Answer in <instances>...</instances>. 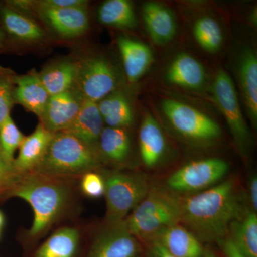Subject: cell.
Segmentation results:
<instances>
[{
    "mask_svg": "<svg viewBox=\"0 0 257 257\" xmlns=\"http://www.w3.org/2000/svg\"><path fill=\"white\" fill-rule=\"evenodd\" d=\"M181 221L202 241H219L231 223L243 215L234 180L228 179L189 197L181 198Z\"/></svg>",
    "mask_w": 257,
    "mask_h": 257,
    "instance_id": "cell-1",
    "label": "cell"
},
{
    "mask_svg": "<svg viewBox=\"0 0 257 257\" xmlns=\"http://www.w3.org/2000/svg\"><path fill=\"white\" fill-rule=\"evenodd\" d=\"M69 194V189L59 178L31 172L20 176L8 197L20 198L31 206L34 219L29 233L36 236L57 220L68 202Z\"/></svg>",
    "mask_w": 257,
    "mask_h": 257,
    "instance_id": "cell-2",
    "label": "cell"
},
{
    "mask_svg": "<svg viewBox=\"0 0 257 257\" xmlns=\"http://www.w3.org/2000/svg\"><path fill=\"white\" fill-rule=\"evenodd\" d=\"M181 203V197L168 189L150 187L123 222L135 238L152 241L164 229L180 224Z\"/></svg>",
    "mask_w": 257,
    "mask_h": 257,
    "instance_id": "cell-3",
    "label": "cell"
},
{
    "mask_svg": "<svg viewBox=\"0 0 257 257\" xmlns=\"http://www.w3.org/2000/svg\"><path fill=\"white\" fill-rule=\"evenodd\" d=\"M99 165L97 151L75 137L61 132L54 135L46 155L33 172L60 178L83 175Z\"/></svg>",
    "mask_w": 257,
    "mask_h": 257,
    "instance_id": "cell-4",
    "label": "cell"
},
{
    "mask_svg": "<svg viewBox=\"0 0 257 257\" xmlns=\"http://www.w3.org/2000/svg\"><path fill=\"white\" fill-rule=\"evenodd\" d=\"M105 184L106 221L109 226L126 219L145 197L150 188L146 176L126 172H109Z\"/></svg>",
    "mask_w": 257,
    "mask_h": 257,
    "instance_id": "cell-5",
    "label": "cell"
},
{
    "mask_svg": "<svg viewBox=\"0 0 257 257\" xmlns=\"http://www.w3.org/2000/svg\"><path fill=\"white\" fill-rule=\"evenodd\" d=\"M74 89L84 100L98 103L115 92L120 77L114 66L100 56H90L77 61Z\"/></svg>",
    "mask_w": 257,
    "mask_h": 257,
    "instance_id": "cell-6",
    "label": "cell"
},
{
    "mask_svg": "<svg viewBox=\"0 0 257 257\" xmlns=\"http://www.w3.org/2000/svg\"><path fill=\"white\" fill-rule=\"evenodd\" d=\"M229 171L227 162L211 157L193 161L179 168L167 179V188L172 192H202L216 185Z\"/></svg>",
    "mask_w": 257,
    "mask_h": 257,
    "instance_id": "cell-7",
    "label": "cell"
},
{
    "mask_svg": "<svg viewBox=\"0 0 257 257\" xmlns=\"http://www.w3.org/2000/svg\"><path fill=\"white\" fill-rule=\"evenodd\" d=\"M162 108L171 125L185 138L208 142L221 135V127L217 122L192 106L167 99L162 101Z\"/></svg>",
    "mask_w": 257,
    "mask_h": 257,
    "instance_id": "cell-8",
    "label": "cell"
},
{
    "mask_svg": "<svg viewBox=\"0 0 257 257\" xmlns=\"http://www.w3.org/2000/svg\"><path fill=\"white\" fill-rule=\"evenodd\" d=\"M214 98L227 121L236 143L242 150L249 143V133L243 119L233 81L222 69L218 71L213 84Z\"/></svg>",
    "mask_w": 257,
    "mask_h": 257,
    "instance_id": "cell-9",
    "label": "cell"
},
{
    "mask_svg": "<svg viewBox=\"0 0 257 257\" xmlns=\"http://www.w3.org/2000/svg\"><path fill=\"white\" fill-rule=\"evenodd\" d=\"M141 251L140 241L122 221L109 226L96 238L87 257H138Z\"/></svg>",
    "mask_w": 257,
    "mask_h": 257,
    "instance_id": "cell-10",
    "label": "cell"
},
{
    "mask_svg": "<svg viewBox=\"0 0 257 257\" xmlns=\"http://www.w3.org/2000/svg\"><path fill=\"white\" fill-rule=\"evenodd\" d=\"M84 99L74 88L61 94L50 96L40 123L53 134L66 130L75 119Z\"/></svg>",
    "mask_w": 257,
    "mask_h": 257,
    "instance_id": "cell-11",
    "label": "cell"
},
{
    "mask_svg": "<svg viewBox=\"0 0 257 257\" xmlns=\"http://www.w3.org/2000/svg\"><path fill=\"white\" fill-rule=\"evenodd\" d=\"M35 11L54 32L64 38L81 36L89 29L87 7L59 9L35 8Z\"/></svg>",
    "mask_w": 257,
    "mask_h": 257,
    "instance_id": "cell-12",
    "label": "cell"
},
{
    "mask_svg": "<svg viewBox=\"0 0 257 257\" xmlns=\"http://www.w3.org/2000/svg\"><path fill=\"white\" fill-rule=\"evenodd\" d=\"M54 135L40 123L31 135L25 137L15 160L19 173H28L37 168L46 155Z\"/></svg>",
    "mask_w": 257,
    "mask_h": 257,
    "instance_id": "cell-13",
    "label": "cell"
},
{
    "mask_svg": "<svg viewBox=\"0 0 257 257\" xmlns=\"http://www.w3.org/2000/svg\"><path fill=\"white\" fill-rule=\"evenodd\" d=\"M14 97L15 104L41 117L50 95L39 77L38 72L32 70L15 78Z\"/></svg>",
    "mask_w": 257,
    "mask_h": 257,
    "instance_id": "cell-14",
    "label": "cell"
},
{
    "mask_svg": "<svg viewBox=\"0 0 257 257\" xmlns=\"http://www.w3.org/2000/svg\"><path fill=\"white\" fill-rule=\"evenodd\" d=\"M102 117L97 103L84 100L72 124L64 130L97 151L99 137L102 132Z\"/></svg>",
    "mask_w": 257,
    "mask_h": 257,
    "instance_id": "cell-15",
    "label": "cell"
},
{
    "mask_svg": "<svg viewBox=\"0 0 257 257\" xmlns=\"http://www.w3.org/2000/svg\"><path fill=\"white\" fill-rule=\"evenodd\" d=\"M154 240L176 257H204L205 253L200 240L179 224L164 229Z\"/></svg>",
    "mask_w": 257,
    "mask_h": 257,
    "instance_id": "cell-16",
    "label": "cell"
},
{
    "mask_svg": "<svg viewBox=\"0 0 257 257\" xmlns=\"http://www.w3.org/2000/svg\"><path fill=\"white\" fill-rule=\"evenodd\" d=\"M117 45L126 78L132 83L138 82L151 65L153 60L151 50L143 42L127 37H120Z\"/></svg>",
    "mask_w": 257,
    "mask_h": 257,
    "instance_id": "cell-17",
    "label": "cell"
},
{
    "mask_svg": "<svg viewBox=\"0 0 257 257\" xmlns=\"http://www.w3.org/2000/svg\"><path fill=\"white\" fill-rule=\"evenodd\" d=\"M0 23L6 37L18 41L38 42L45 37V32L38 24L5 3H0Z\"/></svg>",
    "mask_w": 257,
    "mask_h": 257,
    "instance_id": "cell-18",
    "label": "cell"
},
{
    "mask_svg": "<svg viewBox=\"0 0 257 257\" xmlns=\"http://www.w3.org/2000/svg\"><path fill=\"white\" fill-rule=\"evenodd\" d=\"M140 156L149 168L156 167L165 154L166 140L160 125L153 116L146 114L139 133Z\"/></svg>",
    "mask_w": 257,
    "mask_h": 257,
    "instance_id": "cell-19",
    "label": "cell"
},
{
    "mask_svg": "<svg viewBox=\"0 0 257 257\" xmlns=\"http://www.w3.org/2000/svg\"><path fill=\"white\" fill-rule=\"evenodd\" d=\"M143 15L147 32L155 44L165 45L173 39L177 25L170 10L158 3H147Z\"/></svg>",
    "mask_w": 257,
    "mask_h": 257,
    "instance_id": "cell-20",
    "label": "cell"
},
{
    "mask_svg": "<svg viewBox=\"0 0 257 257\" xmlns=\"http://www.w3.org/2000/svg\"><path fill=\"white\" fill-rule=\"evenodd\" d=\"M166 79L175 85L197 89L205 82V70L200 62L192 56L181 53L170 64Z\"/></svg>",
    "mask_w": 257,
    "mask_h": 257,
    "instance_id": "cell-21",
    "label": "cell"
},
{
    "mask_svg": "<svg viewBox=\"0 0 257 257\" xmlns=\"http://www.w3.org/2000/svg\"><path fill=\"white\" fill-rule=\"evenodd\" d=\"M239 79L241 94L250 119L257 120V58L252 50L245 49L239 61Z\"/></svg>",
    "mask_w": 257,
    "mask_h": 257,
    "instance_id": "cell-22",
    "label": "cell"
},
{
    "mask_svg": "<svg viewBox=\"0 0 257 257\" xmlns=\"http://www.w3.org/2000/svg\"><path fill=\"white\" fill-rule=\"evenodd\" d=\"M77 61H57L38 72L39 77L50 96L73 89L77 76Z\"/></svg>",
    "mask_w": 257,
    "mask_h": 257,
    "instance_id": "cell-23",
    "label": "cell"
},
{
    "mask_svg": "<svg viewBox=\"0 0 257 257\" xmlns=\"http://www.w3.org/2000/svg\"><path fill=\"white\" fill-rule=\"evenodd\" d=\"M97 104L103 121L109 127L125 128L133 124V109L121 93H112Z\"/></svg>",
    "mask_w": 257,
    "mask_h": 257,
    "instance_id": "cell-24",
    "label": "cell"
},
{
    "mask_svg": "<svg viewBox=\"0 0 257 257\" xmlns=\"http://www.w3.org/2000/svg\"><path fill=\"white\" fill-rule=\"evenodd\" d=\"M229 231L231 241L246 257H257V215L249 211L231 223Z\"/></svg>",
    "mask_w": 257,
    "mask_h": 257,
    "instance_id": "cell-25",
    "label": "cell"
},
{
    "mask_svg": "<svg viewBox=\"0 0 257 257\" xmlns=\"http://www.w3.org/2000/svg\"><path fill=\"white\" fill-rule=\"evenodd\" d=\"M79 242V232L75 228L65 227L51 235L37 250L35 257H74Z\"/></svg>",
    "mask_w": 257,
    "mask_h": 257,
    "instance_id": "cell-26",
    "label": "cell"
},
{
    "mask_svg": "<svg viewBox=\"0 0 257 257\" xmlns=\"http://www.w3.org/2000/svg\"><path fill=\"white\" fill-rule=\"evenodd\" d=\"M98 19L103 25L118 29H131L137 23L133 5L126 0L104 2L98 10Z\"/></svg>",
    "mask_w": 257,
    "mask_h": 257,
    "instance_id": "cell-27",
    "label": "cell"
},
{
    "mask_svg": "<svg viewBox=\"0 0 257 257\" xmlns=\"http://www.w3.org/2000/svg\"><path fill=\"white\" fill-rule=\"evenodd\" d=\"M98 147L108 160L117 163L124 162L131 148L130 135L125 128L106 126L99 137Z\"/></svg>",
    "mask_w": 257,
    "mask_h": 257,
    "instance_id": "cell-28",
    "label": "cell"
},
{
    "mask_svg": "<svg viewBox=\"0 0 257 257\" xmlns=\"http://www.w3.org/2000/svg\"><path fill=\"white\" fill-rule=\"evenodd\" d=\"M194 35L198 44L207 52H216L222 44L220 27L215 20L209 17L197 20L194 25Z\"/></svg>",
    "mask_w": 257,
    "mask_h": 257,
    "instance_id": "cell-29",
    "label": "cell"
},
{
    "mask_svg": "<svg viewBox=\"0 0 257 257\" xmlns=\"http://www.w3.org/2000/svg\"><path fill=\"white\" fill-rule=\"evenodd\" d=\"M16 74L0 65V126L10 116V111L15 104V78Z\"/></svg>",
    "mask_w": 257,
    "mask_h": 257,
    "instance_id": "cell-30",
    "label": "cell"
},
{
    "mask_svg": "<svg viewBox=\"0 0 257 257\" xmlns=\"http://www.w3.org/2000/svg\"><path fill=\"white\" fill-rule=\"evenodd\" d=\"M25 137L11 116L0 126V147L7 159L14 164L15 152L20 148Z\"/></svg>",
    "mask_w": 257,
    "mask_h": 257,
    "instance_id": "cell-31",
    "label": "cell"
},
{
    "mask_svg": "<svg viewBox=\"0 0 257 257\" xmlns=\"http://www.w3.org/2000/svg\"><path fill=\"white\" fill-rule=\"evenodd\" d=\"M20 175L15 164L7 159L0 147V197H8Z\"/></svg>",
    "mask_w": 257,
    "mask_h": 257,
    "instance_id": "cell-32",
    "label": "cell"
},
{
    "mask_svg": "<svg viewBox=\"0 0 257 257\" xmlns=\"http://www.w3.org/2000/svg\"><path fill=\"white\" fill-rule=\"evenodd\" d=\"M81 188L88 197L96 199L102 197L105 192L104 177L93 171L88 172L82 176Z\"/></svg>",
    "mask_w": 257,
    "mask_h": 257,
    "instance_id": "cell-33",
    "label": "cell"
},
{
    "mask_svg": "<svg viewBox=\"0 0 257 257\" xmlns=\"http://www.w3.org/2000/svg\"><path fill=\"white\" fill-rule=\"evenodd\" d=\"M87 2L84 0H42L35 1V8H82L87 7Z\"/></svg>",
    "mask_w": 257,
    "mask_h": 257,
    "instance_id": "cell-34",
    "label": "cell"
},
{
    "mask_svg": "<svg viewBox=\"0 0 257 257\" xmlns=\"http://www.w3.org/2000/svg\"><path fill=\"white\" fill-rule=\"evenodd\" d=\"M221 247L226 257H246L235 246L234 242L229 237L220 240Z\"/></svg>",
    "mask_w": 257,
    "mask_h": 257,
    "instance_id": "cell-35",
    "label": "cell"
},
{
    "mask_svg": "<svg viewBox=\"0 0 257 257\" xmlns=\"http://www.w3.org/2000/svg\"><path fill=\"white\" fill-rule=\"evenodd\" d=\"M149 249V257H176L169 252L164 246L157 241H152Z\"/></svg>",
    "mask_w": 257,
    "mask_h": 257,
    "instance_id": "cell-36",
    "label": "cell"
},
{
    "mask_svg": "<svg viewBox=\"0 0 257 257\" xmlns=\"http://www.w3.org/2000/svg\"><path fill=\"white\" fill-rule=\"evenodd\" d=\"M249 199L252 211L257 210V178L256 175L251 176L249 181Z\"/></svg>",
    "mask_w": 257,
    "mask_h": 257,
    "instance_id": "cell-37",
    "label": "cell"
},
{
    "mask_svg": "<svg viewBox=\"0 0 257 257\" xmlns=\"http://www.w3.org/2000/svg\"><path fill=\"white\" fill-rule=\"evenodd\" d=\"M7 37L3 29L0 27V52H3L6 45Z\"/></svg>",
    "mask_w": 257,
    "mask_h": 257,
    "instance_id": "cell-38",
    "label": "cell"
},
{
    "mask_svg": "<svg viewBox=\"0 0 257 257\" xmlns=\"http://www.w3.org/2000/svg\"><path fill=\"white\" fill-rule=\"evenodd\" d=\"M5 219L4 216H3V213L0 211V229H2L3 228V224H4Z\"/></svg>",
    "mask_w": 257,
    "mask_h": 257,
    "instance_id": "cell-39",
    "label": "cell"
},
{
    "mask_svg": "<svg viewBox=\"0 0 257 257\" xmlns=\"http://www.w3.org/2000/svg\"><path fill=\"white\" fill-rule=\"evenodd\" d=\"M204 257H216L214 253L211 252H209V251H206L205 253H204Z\"/></svg>",
    "mask_w": 257,
    "mask_h": 257,
    "instance_id": "cell-40",
    "label": "cell"
},
{
    "mask_svg": "<svg viewBox=\"0 0 257 257\" xmlns=\"http://www.w3.org/2000/svg\"><path fill=\"white\" fill-rule=\"evenodd\" d=\"M0 233H1V229H0Z\"/></svg>",
    "mask_w": 257,
    "mask_h": 257,
    "instance_id": "cell-41",
    "label": "cell"
}]
</instances>
